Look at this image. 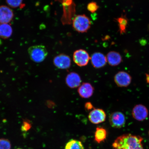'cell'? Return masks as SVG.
Wrapping results in <instances>:
<instances>
[{
	"label": "cell",
	"mask_w": 149,
	"mask_h": 149,
	"mask_svg": "<svg viewBox=\"0 0 149 149\" xmlns=\"http://www.w3.org/2000/svg\"><path fill=\"white\" fill-rule=\"evenodd\" d=\"M98 5L97 3L93 1L88 3L87 6V9L91 13H94L99 8Z\"/></svg>",
	"instance_id": "obj_21"
},
{
	"label": "cell",
	"mask_w": 149,
	"mask_h": 149,
	"mask_svg": "<svg viewBox=\"0 0 149 149\" xmlns=\"http://www.w3.org/2000/svg\"><path fill=\"white\" fill-rule=\"evenodd\" d=\"M106 114L101 109H94L91 111L88 115V119L92 123L97 124L103 122L105 120Z\"/></svg>",
	"instance_id": "obj_7"
},
{
	"label": "cell",
	"mask_w": 149,
	"mask_h": 149,
	"mask_svg": "<svg viewBox=\"0 0 149 149\" xmlns=\"http://www.w3.org/2000/svg\"><path fill=\"white\" fill-rule=\"evenodd\" d=\"M109 122L112 127L120 128L124 127L125 124V117L121 112H115L109 115Z\"/></svg>",
	"instance_id": "obj_5"
},
{
	"label": "cell",
	"mask_w": 149,
	"mask_h": 149,
	"mask_svg": "<svg viewBox=\"0 0 149 149\" xmlns=\"http://www.w3.org/2000/svg\"><path fill=\"white\" fill-rule=\"evenodd\" d=\"M114 80L117 86L121 87H127L131 83L132 77L127 72L120 71L115 74Z\"/></svg>",
	"instance_id": "obj_6"
},
{
	"label": "cell",
	"mask_w": 149,
	"mask_h": 149,
	"mask_svg": "<svg viewBox=\"0 0 149 149\" xmlns=\"http://www.w3.org/2000/svg\"><path fill=\"white\" fill-rule=\"evenodd\" d=\"M118 22L121 32H124L127 25V20L125 18L121 17L118 19Z\"/></svg>",
	"instance_id": "obj_20"
},
{
	"label": "cell",
	"mask_w": 149,
	"mask_h": 149,
	"mask_svg": "<svg viewBox=\"0 0 149 149\" xmlns=\"http://www.w3.org/2000/svg\"><path fill=\"white\" fill-rule=\"evenodd\" d=\"M11 143L9 140L0 139V149H11Z\"/></svg>",
	"instance_id": "obj_19"
},
{
	"label": "cell",
	"mask_w": 149,
	"mask_h": 149,
	"mask_svg": "<svg viewBox=\"0 0 149 149\" xmlns=\"http://www.w3.org/2000/svg\"><path fill=\"white\" fill-rule=\"evenodd\" d=\"M94 91V88L91 84L85 83L79 86L78 89V92L81 97L87 98L92 96Z\"/></svg>",
	"instance_id": "obj_12"
},
{
	"label": "cell",
	"mask_w": 149,
	"mask_h": 149,
	"mask_svg": "<svg viewBox=\"0 0 149 149\" xmlns=\"http://www.w3.org/2000/svg\"><path fill=\"white\" fill-rule=\"evenodd\" d=\"M65 149H84V147L81 141L72 139L67 143Z\"/></svg>",
	"instance_id": "obj_17"
},
{
	"label": "cell",
	"mask_w": 149,
	"mask_h": 149,
	"mask_svg": "<svg viewBox=\"0 0 149 149\" xmlns=\"http://www.w3.org/2000/svg\"><path fill=\"white\" fill-rule=\"evenodd\" d=\"M91 60L93 66L97 68L105 66L107 61V57L100 52L93 54L91 57Z\"/></svg>",
	"instance_id": "obj_11"
},
{
	"label": "cell",
	"mask_w": 149,
	"mask_h": 149,
	"mask_svg": "<svg viewBox=\"0 0 149 149\" xmlns=\"http://www.w3.org/2000/svg\"><path fill=\"white\" fill-rule=\"evenodd\" d=\"M12 33V28L8 24H0V38H8L11 36Z\"/></svg>",
	"instance_id": "obj_15"
},
{
	"label": "cell",
	"mask_w": 149,
	"mask_h": 149,
	"mask_svg": "<svg viewBox=\"0 0 149 149\" xmlns=\"http://www.w3.org/2000/svg\"><path fill=\"white\" fill-rule=\"evenodd\" d=\"M91 21L90 19L85 15H78L72 21V26L79 33H86L90 29Z\"/></svg>",
	"instance_id": "obj_3"
},
{
	"label": "cell",
	"mask_w": 149,
	"mask_h": 149,
	"mask_svg": "<svg viewBox=\"0 0 149 149\" xmlns=\"http://www.w3.org/2000/svg\"><path fill=\"white\" fill-rule=\"evenodd\" d=\"M107 130L102 127L96 128L95 134V140L96 142L100 143L105 140L107 138Z\"/></svg>",
	"instance_id": "obj_16"
},
{
	"label": "cell",
	"mask_w": 149,
	"mask_h": 149,
	"mask_svg": "<svg viewBox=\"0 0 149 149\" xmlns=\"http://www.w3.org/2000/svg\"><path fill=\"white\" fill-rule=\"evenodd\" d=\"M28 53L31 60L37 63L42 62L48 55L47 50L43 45L30 47L28 49Z\"/></svg>",
	"instance_id": "obj_2"
},
{
	"label": "cell",
	"mask_w": 149,
	"mask_h": 149,
	"mask_svg": "<svg viewBox=\"0 0 149 149\" xmlns=\"http://www.w3.org/2000/svg\"><path fill=\"white\" fill-rule=\"evenodd\" d=\"M148 114V110L142 104H138L134 107L132 114L133 118L139 121H142L146 119Z\"/></svg>",
	"instance_id": "obj_8"
},
{
	"label": "cell",
	"mask_w": 149,
	"mask_h": 149,
	"mask_svg": "<svg viewBox=\"0 0 149 149\" xmlns=\"http://www.w3.org/2000/svg\"><path fill=\"white\" fill-rule=\"evenodd\" d=\"M67 85L71 88H77L81 83V78L76 72H70L67 75L66 79Z\"/></svg>",
	"instance_id": "obj_13"
},
{
	"label": "cell",
	"mask_w": 149,
	"mask_h": 149,
	"mask_svg": "<svg viewBox=\"0 0 149 149\" xmlns=\"http://www.w3.org/2000/svg\"><path fill=\"white\" fill-rule=\"evenodd\" d=\"M23 0H6L7 4L12 8H16L22 6Z\"/></svg>",
	"instance_id": "obj_18"
},
{
	"label": "cell",
	"mask_w": 149,
	"mask_h": 149,
	"mask_svg": "<svg viewBox=\"0 0 149 149\" xmlns=\"http://www.w3.org/2000/svg\"><path fill=\"white\" fill-rule=\"evenodd\" d=\"M22 149L18 148V149Z\"/></svg>",
	"instance_id": "obj_23"
},
{
	"label": "cell",
	"mask_w": 149,
	"mask_h": 149,
	"mask_svg": "<svg viewBox=\"0 0 149 149\" xmlns=\"http://www.w3.org/2000/svg\"><path fill=\"white\" fill-rule=\"evenodd\" d=\"M142 138L130 134L119 136L113 143L114 149H144L141 142Z\"/></svg>",
	"instance_id": "obj_1"
},
{
	"label": "cell",
	"mask_w": 149,
	"mask_h": 149,
	"mask_svg": "<svg viewBox=\"0 0 149 149\" xmlns=\"http://www.w3.org/2000/svg\"><path fill=\"white\" fill-rule=\"evenodd\" d=\"M53 63L57 68L61 69H66L70 68L71 65V59L68 56L61 54L54 59Z\"/></svg>",
	"instance_id": "obj_9"
},
{
	"label": "cell",
	"mask_w": 149,
	"mask_h": 149,
	"mask_svg": "<svg viewBox=\"0 0 149 149\" xmlns=\"http://www.w3.org/2000/svg\"><path fill=\"white\" fill-rule=\"evenodd\" d=\"M13 17V12L9 7L4 5L0 6V24H8Z\"/></svg>",
	"instance_id": "obj_10"
},
{
	"label": "cell",
	"mask_w": 149,
	"mask_h": 149,
	"mask_svg": "<svg viewBox=\"0 0 149 149\" xmlns=\"http://www.w3.org/2000/svg\"><path fill=\"white\" fill-rule=\"evenodd\" d=\"M73 58L74 63L78 66L83 67L88 64L90 58L88 52L85 50L80 49L74 52Z\"/></svg>",
	"instance_id": "obj_4"
},
{
	"label": "cell",
	"mask_w": 149,
	"mask_h": 149,
	"mask_svg": "<svg viewBox=\"0 0 149 149\" xmlns=\"http://www.w3.org/2000/svg\"><path fill=\"white\" fill-rule=\"evenodd\" d=\"M107 58L109 64L112 66H117L122 61V57L120 54L114 51L108 53Z\"/></svg>",
	"instance_id": "obj_14"
},
{
	"label": "cell",
	"mask_w": 149,
	"mask_h": 149,
	"mask_svg": "<svg viewBox=\"0 0 149 149\" xmlns=\"http://www.w3.org/2000/svg\"><path fill=\"white\" fill-rule=\"evenodd\" d=\"M85 107L87 111H90L93 108L92 104L90 102H86L85 104Z\"/></svg>",
	"instance_id": "obj_22"
}]
</instances>
